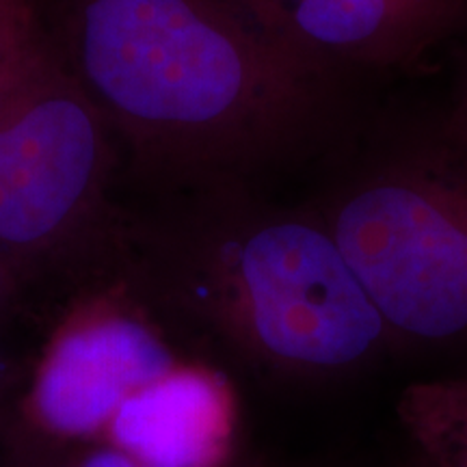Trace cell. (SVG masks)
I'll list each match as a JSON object with an SVG mask.
<instances>
[{"mask_svg": "<svg viewBox=\"0 0 467 467\" xmlns=\"http://www.w3.org/2000/svg\"><path fill=\"white\" fill-rule=\"evenodd\" d=\"M307 195L396 355L467 379V130L446 104L370 98Z\"/></svg>", "mask_w": 467, "mask_h": 467, "instance_id": "3957f363", "label": "cell"}, {"mask_svg": "<svg viewBox=\"0 0 467 467\" xmlns=\"http://www.w3.org/2000/svg\"><path fill=\"white\" fill-rule=\"evenodd\" d=\"M83 467H154L143 463V461L134 459L132 454L124 451H102L98 454H91L89 459L85 461Z\"/></svg>", "mask_w": 467, "mask_h": 467, "instance_id": "9c48e42d", "label": "cell"}, {"mask_svg": "<svg viewBox=\"0 0 467 467\" xmlns=\"http://www.w3.org/2000/svg\"><path fill=\"white\" fill-rule=\"evenodd\" d=\"M446 107L454 117V121L467 130V39H463V42L459 44L457 78H454V87L451 91V98H448Z\"/></svg>", "mask_w": 467, "mask_h": 467, "instance_id": "ba28073f", "label": "cell"}, {"mask_svg": "<svg viewBox=\"0 0 467 467\" xmlns=\"http://www.w3.org/2000/svg\"><path fill=\"white\" fill-rule=\"evenodd\" d=\"M171 195L141 232L150 273L244 358L329 383L396 355L388 325L307 197L279 203L251 182Z\"/></svg>", "mask_w": 467, "mask_h": 467, "instance_id": "7a4b0ae2", "label": "cell"}, {"mask_svg": "<svg viewBox=\"0 0 467 467\" xmlns=\"http://www.w3.org/2000/svg\"><path fill=\"white\" fill-rule=\"evenodd\" d=\"M173 370V355L145 325L104 317L57 344L35 389V407L57 433L87 435L110 424L132 394Z\"/></svg>", "mask_w": 467, "mask_h": 467, "instance_id": "8992f818", "label": "cell"}, {"mask_svg": "<svg viewBox=\"0 0 467 467\" xmlns=\"http://www.w3.org/2000/svg\"><path fill=\"white\" fill-rule=\"evenodd\" d=\"M139 178L167 192L312 171L377 89L309 66L234 0H35Z\"/></svg>", "mask_w": 467, "mask_h": 467, "instance_id": "6da1fadb", "label": "cell"}, {"mask_svg": "<svg viewBox=\"0 0 467 467\" xmlns=\"http://www.w3.org/2000/svg\"><path fill=\"white\" fill-rule=\"evenodd\" d=\"M119 145L44 26L0 66V255L28 262L98 227Z\"/></svg>", "mask_w": 467, "mask_h": 467, "instance_id": "277c9868", "label": "cell"}, {"mask_svg": "<svg viewBox=\"0 0 467 467\" xmlns=\"http://www.w3.org/2000/svg\"><path fill=\"white\" fill-rule=\"evenodd\" d=\"M244 14L309 66L361 87L467 39V0H288Z\"/></svg>", "mask_w": 467, "mask_h": 467, "instance_id": "5b68a950", "label": "cell"}, {"mask_svg": "<svg viewBox=\"0 0 467 467\" xmlns=\"http://www.w3.org/2000/svg\"><path fill=\"white\" fill-rule=\"evenodd\" d=\"M110 431L121 451L148 465L210 467L223 443V392L203 372L173 370L117 409Z\"/></svg>", "mask_w": 467, "mask_h": 467, "instance_id": "52a82bcc", "label": "cell"}, {"mask_svg": "<svg viewBox=\"0 0 467 467\" xmlns=\"http://www.w3.org/2000/svg\"><path fill=\"white\" fill-rule=\"evenodd\" d=\"M234 3H236L238 7L244 9V11H255V9H262V7H271V5L288 3V0H234Z\"/></svg>", "mask_w": 467, "mask_h": 467, "instance_id": "30bf717a", "label": "cell"}]
</instances>
